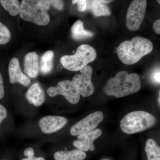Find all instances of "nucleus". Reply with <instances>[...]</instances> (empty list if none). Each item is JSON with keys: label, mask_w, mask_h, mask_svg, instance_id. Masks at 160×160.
<instances>
[{"label": "nucleus", "mask_w": 160, "mask_h": 160, "mask_svg": "<svg viewBox=\"0 0 160 160\" xmlns=\"http://www.w3.org/2000/svg\"><path fill=\"white\" fill-rule=\"evenodd\" d=\"M141 87L139 76L127 71L118 72L110 79L104 87L105 93L117 98L124 97L139 91Z\"/></svg>", "instance_id": "nucleus-1"}, {"label": "nucleus", "mask_w": 160, "mask_h": 160, "mask_svg": "<svg viewBox=\"0 0 160 160\" xmlns=\"http://www.w3.org/2000/svg\"><path fill=\"white\" fill-rule=\"evenodd\" d=\"M153 45L146 38L137 36L130 41L121 43L117 49L118 57L125 65H133L149 54L153 49Z\"/></svg>", "instance_id": "nucleus-2"}, {"label": "nucleus", "mask_w": 160, "mask_h": 160, "mask_svg": "<svg viewBox=\"0 0 160 160\" xmlns=\"http://www.w3.org/2000/svg\"><path fill=\"white\" fill-rule=\"evenodd\" d=\"M155 117L149 112L136 111L126 115L120 122L121 129L126 134H131L145 131L155 126Z\"/></svg>", "instance_id": "nucleus-3"}, {"label": "nucleus", "mask_w": 160, "mask_h": 160, "mask_svg": "<svg viewBox=\"0 0 160 160\" xmlns=\"http://www.w3.org/2000/svg\"><path fill=\"white\" fill-rule=\"evenodd\" d=\"M96 58L95 49L89 45L83 44L78 47L74 54L63 56L60 62L67 70L78 71L93 62Z\"/></svg>", "instance_id": "nucleus-4"}, {"label": "nucleus", "mask_w": 160, "mask_h": 160, "mask_svg": "<svg viewBox=\"0 0 160 160\" xmlns=\"http://www.w3.org/2000/svg\"><path fill=\"white\" fill-rule=\"evenodd\" d=\"M20 17L38 26L48 25L50 17L40 0H22L20 4Z\"/></svg>", "instance_id": "nucleus-5"}, {"label": "nucleus", "mask_w": 160, "mask_h": 160, "mask_svg": "<svg viewBox=\"0 0 160 160\" xmlns=\"http://www.w3.org/2000/svg\"><path fill=\"white\" fill-rule=\"evenodd\" d=\"M146 8V0H133L131 2L126 14V26L129 30L136 31L139 29L145 18Z\"/></svg>", "instance_id": "nucleus-6"}, {"label": "nucleus", "mask_w": 160, "mask_h": 160, "mask_svg": "<svg viewBox=\"0 0 160 160\" xmlns=\"http://www.w3.org/2000/svg\"><path fill=\"white\" fill-rule=\"evenodd\" d=\"M47 93L51 97L62 95L69 102L73 105L78 104L80 99V93L72 81L69 80L61 81L56 87H49L47 90Z\"/></svg>", "instance_id": "nucleus-7"}, {"label": "nucleus", "mask_w": 160, "mask_h": 160, "mask_svg": "<svg viewBox=\"0 0 160 160\" xmlns=\"http://www.w3.org/2000/svg\"><path fill=\"white\" fill-rule=\"evenodd\" d=\"M80 71L81 74L75 75L72 82L80 95L88 97L92 95L94 91L91 81L92 69L91 66H86L80 69Z\"/></svg>", "instance_id": "nucleus-8"}, {"label": "nucleus", "mask_w": 160, "mask_h": 160, "mask_svg": "<svg viewBox=\"0 0 160 160\" xmlns=\"http://www.w3.org/2000/svg\"><path fill=\"white\" fill-rule=\"evenodd\" d=\"M104 119L102 112L96 111L88 115L72 127L70 134L73 136L79 135L96 129Z\"/></svg>", "instance_id": "nucleus-9"}, {"label": "nucleus", "mask_w": 160, "mask_h": 160, "mask_svg": "<svg viewBox=\"0 0 160 160\" xmlns=\"http://www.w3.org/2000/svg\"><path fill=\"white\" fill-rule=\"evenodd\" d=\"M68 122V119L64 117L50 115L42 118L38 124L43 133L50 134L62 129Z\"/></svg>", "instance_id": "nucleus-10"}, {"label": "nucleus", "mask_w": 160, "mask_h": 160, "mask_svg": "<svg viewBox=\"0 0 160 160\" xmlns=\"http://www.w3.org/2000/svg\"><path fill=\"white\" fill-rule=\"evenodd\" d=\"M102 133L101 129H96L92 131L78 136V140H75L73 145L81 151H94L95 146L93 142L99 138Z\"/></svg>", "instance_id": "nucleus-11"}, {"label": "nucleus", "mask_w": 160, "mask_h": 160, "mask_svg": "<svg viewBox=\"0 0 160 160\" xmlns=\"http://www.w3.org/2000/svg\"><path fill=\"white\" fill-rule=\"evenodd\" d=\"M9 80L11 84L18 83L24 86H28L31 83L29 77L23 73L17 58H13L9 65Z\"/></svg>", "instance_id": "nucleus-12"}, {"label": "nucleus", "mask_w": 160, "mask_h": 160, "mask_svg": "<svg viewBox=\"0 0 160 160\" xmlns=\"http://www.w3.org/2000/svg\"><path fill=\"white\" fill-rule=\"evenodd\" d=\"M26 98L29 104L36 107L42 105L46 100L45 92L38 83H34L29 87Z\"/></svg>", "instance_id": "nucleus-13"}, {"label": "nucleus", "mask_w": 160, "mask_h": 160, "mask_svg": "<svg viewBox=\"0 0 160 160\" xmlns=\"http://www.w3.org/2000/svg\"><path fill=\"white\" fill-rule=\"evenodd\" d=\"M38 56L35 52H29L24 58V71L27 76L35 78L38 73Z\"/></svg>", "instance_id": "nucleus-14"}, {"label": "nucleus", "mask_w": 160, "mask_h": 160, "mask_svg": "<svg viewBox=\"0 0 160 160\" xmlns=\"http://www.w3.org/2000/svg\"><path fill=\"white\" fill-rule=\"evenodd\" d=\"M85 152L79 149H73L71 151H57L54 153L55 160H84L86 159Z\"/></svg>", "instance_id": "nucleus-15"}, {"label": "nucleus", "mask_w": 160, "mask_h": 160, "mask_svg": "<svg viewBox=\"0 0 160 160\" xmlns=\"http://www.w3.org/2000/svg\"><path fill=\"white\" fill-rule=\"evenodd\" d=\"M72 37L76 40H80L92 37L93 33L85 30L83 27V23L80 20L77 21L72 26Z\"/></svg>", "instance_id": "nucleus-16"}, {"label": "nucleus", "mask_w": 160, "mask_h": 160, "mask_svg": "<svg viewBox=\"0 0 160 160\" xmlns=\"http://www.w3.org/2000/svg\"><path fill=\"white\" fill-rule=\"evenodd\" d=\"M54 52L51 50L46 51L41 57L40 63V72L43 74L51 72L53 68Z\"/></svg>", "instance_id": "nucleus-17"}, {"label": "nucleus", "mask_w": 160, "mask_h": 160, "mask_svg": "<svg viewBox=\"0 0 160 160\" xmlns=\"http://www.w3.org/2000/svg\"><path fill=\"white\" fill-rule=\"evenodd\" d=\"M145 151L147 160H160V147L155 141L149 139L146 141Z\"/></svg>", "instance_id": "nucleus-18"}, {"label": "nucleus", "mask_w": 160, "mask_h": 160, "mask_svg": "<svg viewBox=\"0 0 160 160\" xmlns=\"http://www.w3.org/2000/svg\"><path fill=\"white\" fill-rule=\"evenodd\" d=\"M90 8L96 17L109 16L111 14L109 8L100 0H91Z\"/></svg>", "instance_id": "nucleus-19"}, {"label": "nucleus", "mask_w": 160, "mask_h": 160, "mask_svg": "<svg viewBox=\"0 0 160 160\" xmlns=\"http://www.w3.org/2000/svg\"><path fill=\"white\" fill-rule=\"evenodd\" d=\"M0 3L12 16H16L19 13L20 4L18 0H0Z\"/></svg>", "instance_id": "nucleus-20"}, {"label": "nucleus", "mask_w": 160, "mask_h": 160, "mask_svg": "<svg viewBox=\"0 0 160 160\" xmlns=\"http://www.w3.org/2000/svg\"><path fill=\"white\" fill-rule=\"evenodd\" d=\"M46 10H49L51 6L59 11L64 9V3L63 0H40Z\"/></svg>", "instance_id": "nucleus-21"}, {"label": "nucleus", "mask_w": 160, "mask_h": 160, "mask_svg": "<svg viewBox=\"0 0 160 160\" xmlns=\"http://www.w3.org/2000/svg\"><path fill=\"white\" fill-rule=\"evenodd\" d=\"M11 39V33L8 28L0 22V45H5Z\"/></svg>", "instance_id": "nucleus-22"}, {"label": "nucleus", "mask_w": 160, "mask_h": 160, "mask_svg": "<svg viewBox=\"0 0 160 160\" xmlns=\"http://www.w3.org/2000/svg\"><path fill=\"white\" fill-rule=\"evenodd\" d=\"M78 9L80 12H83L86 10L87 7V0H78Z\"/></svg>", "instance_id": "nucleus-23"}, {"label": "nucleus", "mask_w": 160, "mask_h": 160, "mask_svg": "<svg viewBox=\"0 0 160 160\" xmlns=\"http://www.w3.org/2000/svg\"><path fill=\"white\" fill-rule=\"evenodd\" d=\"M7 116V112L4 106L0 104V124Z\"/></svg>", "instance_id": "nucleus-24"}, {"label": "nucleus", "mask_w": 160, "mask_h": 160, "mask_svg": "<svg viewBox=\"0 0 160 160\" xmlns=\"http://www.w3.org/2000/svg\"><path fill=\"white\" fill-rule=\"evenodd\" d=\"M5 95V90H4V83L2 75L0 73V99L4 98Z\"/></svg>", "instance_id": "nucleus-25"}, {"label": "nucleus", "mask_w": 160, "mask_h": 160, "mask_svg": "<svg viewBox=\"0 0 160 160\" xmlns=\"http://www.w3.org/2000/svg\"><path fill=\"white\" fill-rule=\"evenodd\" d=\"M152 28L156 33L160 34V19L156 20L154 22Z\"/></svg>", "instance_id": "nucleus-26"}, {"label": "nucleus", "mask_w": 160, "mask_h": 160, "mask_svg": "<svg viewBox=\"0 0 160 160\" xmlns=\"http://www.w3.org/2000/svg\"><path fill=\"white\" fill-rule=\"evenodd\" d=\"M24 154L25 156L27 157L34 156V150L31 147H29V148L25 149V151L24 152Z\"/></svg>", "instance_id": "nucleus-27"}, {"label": "nucleus", "mask_w": 160, "mask_h": 160, "mask_svg": "<svg viewBox=\"0 0 160 160\" xmlns=\"http://www.w3.org/2000/svg\"><path fill=\"white\" fill-rule=\"evenodd\" d=\"M154 79L158 82L160 83V72H158L155 75Z\"/></svg>", "instance_id": "nucleus-28"}, {"label": "nucleus", "mask_w": 160, "mask_h": 160, "mask_svg": "<svg viewBox=\"0 0 160 160\" xmlns=\"http://www.w3.org/2000/svg\"><path fill=\"white\" fill-rule=\"evenodd\" d=\"M113 0H100L104 4H107L112 2Z\"/></svg>", "instance_id": "nucleus-29"}, {"label": "nucleus", "mask_w": 160, "mask_h": 160, "mask_svg": "<svg viewBox=\"0 0 160 160\" xmlns=\"http://www.w3.org/2000/svg\"><path fill=\"white\" fill-rule=\"evenodd\" d=\"M35 158V156H32L30 157H27L26 158H24L22 160H34Z\"/></svg>", "instance_id": "nucleus-30"}, {"label": "nucleus", "mask_w": 160, "mask_h": 160, "mask_svg": "<svg viewBox=\"0 0 160 160\" xmlns=\"http://www.w3.org/2000/svg\"><path fill=\"white\" fill-rule=\"evenodd\" d=\"M34 160H45L42 157H38L35 158Z\"/></svg>", "instance_id": "nucleus-31"}, {"label": "nucleus", "mask_w": 160, "mask_h": 160, "mask_svg": "<svg viewBox=\"0 0 160 160\" xmlns=\"http://www.w3.org/2000/svg\"><path fill=\"white\" fill-rule=\"evenodd\" d=\"M78 0H72V4H76Z\"/></svg>", "instance_id": "nucleus-32"}, {"label": "nucleus", "mask_w": 160, "mask_h": 160, "mask_svg": "<svg viewBox=\"0 0 160 160\" xmlns=\"http://www.w3.org/2000/svg\"><path fill=\"white\" fill-rule=\"evenodd\" d=\"M157 2L160 5V0H157Z\"/></svg>", "instance_id": "nucleus-33"}, {"label": "nucleus", "mask_w": 160, "mask_h": 160, "mask_svg": "<svg viewBox=\"0 0 160 160\" xmlns=\"http://www.w3.org/2000/svg\"><path fill=\"white\" fill-rule=\"evenodd\" d=\"M108 160V159H104V160Z\"/></svg>", "instance_id": "nucleus-34"}, {"label": "nucleus", "mask_w": 160, "mask_h": 160, "mask_svg": "<svg viewBox=\"0 0 160 160\" xmlns=\"http://www.w3.org/2000/svg\"></svg>", "instance_id": "nucleus-35"}]
</instances>
